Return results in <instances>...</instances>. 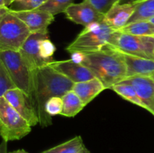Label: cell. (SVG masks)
Masks as SVG:
<instances>
[{
  "label": "cell",
  "instance_id": "obj_5",
  "mask_svg": "<svg viewBox=\"0 0 154 153\" xmlns=\"http://www.w3.org/2000/svg\"><path fill=\"white\" fill-rule=\"evenodd\" d=\"M32 126L12 107L4 97L0 98V134L5 142L19 140L31 132Z\"/></svg>",
  "mask_w": 154,
  "mask_h": 153
},
{
  "label": "cell",
  "instance_id": "obj_16",
  "mask_svg": "<svg viewBox=\"0 0 154 153\" xmlns=\"http://www.w3.org/2000/svg\"><path fill=\"white\" fill-rule=\"evenodd\" d=\"M105 89L103 83L98 78L95 77L90 80L76 82L74 84L72 90L78 94L86 106Z\"/></svg>",
  "mask_w": 154,
  "mask_h": 153
},
{
  "label": "cell",
  "instance_id": "obj_14",
  "mask_svg": "<svg viewBox=\"0 0 154 153\" xmlns=\"http://www.w3.org/2000/svg\"><path fill=\"white\" fill-rule=\"evenodd\" d=\"M127 70V78L135 76H152L154 74V60L122 52Z\"/></svg>",
  "mask_w": 154,
  "mask_h": 153
},
{
  "label": "cell",
  "instance_id": "obj_27",
  "mask_svg": "<svg viewBox=\"0 0 154 153\" xmlns=\"http://www.w3.org/2000/svg\"><path fill=\"white\" fill-rule=\"evenodd\" d=\"M93 4L100 13L105 14L120 0H87Z\"/></svg>",
  "mask_w": 154,
  "mask_h": 153
},
{
  "label": "cell",
  "instance_id": "obj_13",
  "mask_svg": "<svg viewBox=\"0 0 154 153\" xmlns=\"http://www.w3.org/2000/svg\"><path fill=\"white\" fill-rule=\"evenodd\" d=\"M136 8V4H114L105 14L104 21L115 31H119L129 22Z\"/></svg>",
  "mask_w": 154,
  "mask_h": 153
},
{
  "label": "cell",
  "instance_id": "obj_31",
  "mask_svg": "<svg viewBox=\"0 0 154 153\" xmlns=\"http://www.w3.org/2000/svg\"><path fill=\"white\" fill-rule=\"evenodd\" d=\"M149 112H150V113L153 114V115L154 116V100H153V104H152L151 106H150V111H149Z\"/></svg>",
  "mask_w": 154,
  "mask_h": 153
},
{
  "label": "cell",
  "instance_id": "obj_18",
  "mask_svg": "<svg viewBox=\"0 0 154 153\" xmlns=\"http://www.w3.org/2000/svg\"><path fill=\"white\" fill-rule=\"evenodd\" d=\"M85 148L81 136H76L41 153H82Z\"/></svg>",
  "mask_w": 154,
  "mask_h": 153
},
{
  "label": "cell",
  "instance_id": "obj_12",
  "mask_svg": "<svg viewBox=\"0 0 154 153\" xmlns=\"http://www.w3.org/2000/svg\"><path fill=\"white\" fill-rule=\"evenodd\" d=\"M48 65L64 75L74 83L90 80L95 78L93 73L86 66L73 58L63 61H54Z\"/></svg>",
  "mask_w": 154,
  "mask_h": 153
},
{
  "label": "cell",
  "instance_id": "obj_19",
  "mask_svg": "<svg viewBox=\"0 0 154 153\" xmlns=\"http://www.w3.org/2000/svg\"><path fill=\"white\" fill-rule=\"evenodd\" d=\"M111 90L115 92L118 95H120L125 100L147 110L146 105L143 103L141 99L138 95L133 86L129 82H126L125 80L122 81V82L113 86Z\"/></svg>",
  "mask_w": 154,
  "mask_h": 153
},
{
  "label": "cell",
  "instance_id": "obj_6",
  "mask_svg": "<svg viewBox=\"0 0 154 153\" xmlns=\"http://www.w3.org/2000/svg\"><path fill=\"white\" fill-rule=\"evenodd\" d=\"M0 62L8 71L17 87L29 96L32 85V71L19 51L0 52Z\"/></svg>",
  "mask_w": 154,
  "mask_h": 153
},
{
  "label": "cell",
  "instance_id": "obj_8",
  "mask_svg": "<svg viewBox=\"0 0 154 153\" xmlns=\"http://www.w3.org/2000/svg\"><path fill=\"white\" fill-rule=\"evenodd\" d=\"M65 14L69 20L84 27L95 22H102L105 18V14L100 13L87 0L78 4H72L66 9Z\"/></svg>",
  "mask_w": 154,
  "mask_h": 153
},
{
  "label": "cell",
  "instance_id": "obj_26",
  "mask_svg": "<svg viewBox=\"0 0 154 153\" xmlns=\"http://www.w3.org/2000/svg\"><path fill=\"white\" fill-rule=\"evenodd\" d=\"M63 103L61 97H54L48 100L45 106V110L50 116L61 115Z\"/></svg>",
  "mask_w": 154,
  "mask_h": 153
},
{
  "label": "cell",
  "instance_id": "obj_7",
  "mask_svg": "<svg viewBox=\"0 0 154 153\" xmlns=\"http://www.w3.org/2000/svg\"><path fill=\"white\" fill-rule=\"evenodd\" d=\"M108 47L121 52L154 60V36H138L116 32Z\"/></svg>",
  "mask_w": 154,
  "mask_h": 153
},
{
  "label": "cell",
  "instance_id": "obj_28",
  "mask_svg": "<svg viewBox=\"0 0 154 153\" xmlns=\"http://www.w3.org/2000/svg\"><path fill=\"white\" fill-rule=\"evenodd\" d=\"M6 149H7V142H5V140H2V142L1 144V151L0 153H7L6 152ZM9 153H28L26 150L24 149H18L15 150V151L11 152Z\"/></svg>",
  "mask_w": 154,
  "mask_h": 153
},
{
  "label": "cell",
  "instance_id": "obj_4",
  "mask_svg": "<svg viewBox=\"0 0 154 153\" xmlns=\"http://www.w3.org/2000/svg\"><path fill=\"white\" fill-rule=\"evenodd\" d=\"M31 34L25 22L11 13L8 8H0V52L19 51Z\"/></svg>",
  "mask_w": 154,
  "mask_h": 153
},
{
  "label": "cell",
  "instance_id": "obj_22",
  "mask_svg": "<svg viewBox=\"0 0 154 153\" xmlns=\"http://www.w3.org/2000/svg\"><path fill=\"white\" fill-rule=\"evenodd\" d=\"M75 0H47L38 10H45L52 15L58 14L60 13H65L66 9L69 7Z\"/></svg>",
  "mask_w": 154,
  "mask_h": 153
},
{
  "label": "cell",
  "instance_id": "obj_15",
  "mask_svg": "<svg viewBox=\"0 0 154 153\" xmlns=\"http://www.w3.org/2000/svg\"><path fill=\"white\" fill-rule=\"evenodd\" d=\"M126 82L133 86L138 95L147 106V110L150 108L154 100V80L151 76H135L126 78Z\"/></svg>",
  "mask_w": 154,
  "mask_h": 153
},
{
  "label": "cell",
  "instance_id": "obj_30",
  "mask_svg": "<svg viewBox=\"0 0 154 153\" xmlns=\"http://www.w3.org/2000/svg\"><path fill=\"white\" fill-rule=\"evenodd\" d=\"M15 0H4V7H10L11 4Z\"/></svg>",
  "mask_w": 154,
  "mask_h": 153
},
{
  "label": "cell",
  "instance_id": "obj_21",
  "mask_svg": "<svg viewBox=\"0 0 154 153\" xmlns=\"http://www.w3.org/2000/svg\"><path fill=\"white\" fill-rule=\"evenodd\" d=\"M154 16V0H144L136 4L135 13L128 23L140 20H149ZM127 23V24H128Z\"/></svg>",
  "mask_w": 154,
  "mask_h": 153
},
{
  "label": "cell",
  "instance_id": "obj_2",
  "mask_svg": "<svg viewBox=\"0 0 154 153\" xmlns=\"http://www.w3.org/2000/svg\"><path fill=\"white\" fill-rule=\"evenodd\" d=\"M72 58L86 66L103 83L106 89L127 78L126 63L123 53L106 47L87 53L72 54Z\"/></svg>",
  "mask_w": 154,
  "mask_h": 153
},
{
  "label": "cell",
  "instance_id": "obj_17",
  "mask_svg": "<svg viewBox=\"0 0 154 153\" xmlns=\"http://www.w3.org/2000/svg\"><path fill=\"white\" fill-rule=\"evenodd\" d=\"M62 99H63V107L61 115L63 116H75L85 107L81 99L73 90L67 92L62 97Z\"/></svg>",
  "mask_w": 154,
  "mask_h": 153
},
{
  "label": "cell",
  "instance_id": "obj_32",
  "mask_svg": "<svg viewBox=\"0 0 154 153\" xmlns=\"http://www.w3.org/2000/svg\"><path fill=\"white\" fill-rule=\"evenodd\" d=\"M0 8H4V0H0Z\"/></svg>",
  "mask_w": 154,
  "mask_h": 153
},
{
  "label": "cell",
  "instance_id": "obj_35",
  "mask_svg": "<svg viewBox=\"0 0 154 153\" xmlns=\"http://www.w3.org/2000/svg\"><path fill=\"white\" fill-rule=\"evenodd\" d=\"M151 77H152V78H153V80H154V74L153 75V76H151Z\"/></svg>",
  "mask_w": 154,
  "mask_h": 153
},
{
  "label": "cell",
  "instance_id": "obj_20",
  "mask_svg": "<svg viewBox=\"0 0 154 153\" xmlns=\"http://www.w3.org/2000/svg\"><path fill=\"white\" fill-rule=\"evenodd\" d=\"M119 32L138 36H154V24L150 20L135 21L126 24Z\"/></svg>",
  "mask_w": 154,
  "mask_h": 153
},
{
  "label": "cell",
  "instance_id": "obj_9",
  "mask_svg": "<svg viewBox=\"0 0 154 153\" xmlns=\"http://www.w3.org/2000/svg\"><path fill=\"white\" fill-rule=\"evenodd\" d=\"M3 97L17 112H19L28 122L32 127L39 124L38 117L31 99L24 92L17 88L7 92Z\"/></svg>",
  "mask_w": 154,
  "mask_h": 153
},
{
  "label": "cell",
  "instance_id": "obj_25",
  "mask_svg": "<svg viewBox=\"0 0 154 153\" xmlns=\"http://www.w3.org/2000/svg\"><path fill=\"white\" fill-rule=\"evenodd\" d=\"M56 51L55 45L50 40L49 36L42 39L40 42V53L48 64L54 62V54Z\"/></svg>",
  "mask_w": 154,
  "mask_h": 153
},
{
  "label": "cell",
  "instance_id": "obj_33",
  "mask_svg": "<svg viewBox=\"0 0 154 153\" xmlns=\"http://www.w3.org/2000/svg\"><path fill=\"white\" fill-rule=\"evenodd\" d=\"M82 153H91V152H90L89 151V150L87 149V148H84V151H83V152H82Z\"/></svg>",
  "mask_w": 154,
  "mask_h": 153
},
{
  "label": "cell",
  "instance_id": "obj_3",
  "mask_svg": "<svg viewBox=\"0 0 154 153\" xmlns=\"http://www.w3.org/2000/svg\"><path fill=\"white\" fill-rule=\"evenodd\" d=\"M116 32L104 20L95 22L84 27L76 38L66 47V50L71 54L102 50L111 44Z\"/></svg>",
  "mask_w": 154,
  "mask_h": 153
},
{
  "label": "cell",
  "instance_id": "obj_11",
  "mask_svg": "<svg viewBox=\"0 0 154 153\" xmlns=\"http://www.w3.org/2000/svg\"><path fill=\"white\" fill-rule=\"evenodd\" d=\"M49 33H32L19 52L32 70L48 65L40 53V42Z\"/></svg>",
  "mask_w": 154,
  "mask_h": 153
},
{
  "label": "cell",
  "instance_id": "obj_24",
  "mask_svg": "<svg viewBox=\"0 0 154 153\" xmlns=\"http://www.w3.org/2000/svg\"><path fill=\"white\" fill-rule=\"evenodd\" d=\"M46 1L47 0H15L8 8L15 11L35 10L41 7Z\"/></svg>",
  "mask_w": 154,
  "mask_h": 153
},
{
  "label": "cell",
  "instance_id": "obj_23",
  "mask_svg": "<svg viewBox=\"0 0 154 153\" xmlns=\"http://www.w3.org/2000/svg\"><path fill=\"white\" fill-rule=\"evenodd\" d=\"M17 88V87L8 70L0 62V98L3 97L7 92Z\"/></svg>",
  "mask_w": 154,
  "mask_h": 153
},
{
  "label": "cell",
  "instance_id": "obj_10",
  "mask_svg": "<svg viewBox=\"0 0 154 153\" xmlns=\"http://www.w3.org/2000/svg\"><path fill=\"white\" fill-rule=\"evenodd\" d=\"M8 10L25 22L31 33H49L48 26L54 21V15L38 9L23 11H15L9 8Z\"/></svg>",
  "mask_w": 154,
  "mask_h": 153
},
{
  "label": "cell",
  "instance_id": "obj_29",
  "mask_svg": "<svg viewBox=\"0 0 154 153\" xmlns=\"http://www.w3.org/2000/svg\"><path fill=\"white\" fill-rule=\"evenodd\" d=\"M144 1V0H120L119 4H137L138 2Z\"/></svg>",
  "mask_w": 154,
  "mask_h": 153
},
{
  "label": "cell",
  "instance_id": "obj_1",
  "mask_svg": "<svg viewBox=\"0 0 154 153\" xmlns=\"http://www.w3.org/2000/svg\"><path fill=\"white\" fill-rule=\"evenodd\" d=\"M74 82L48 65L32 71V85L29 98L42 127L52 124V117L45 110L46 103L54 97H63L72 89Z\"/></svg>",
  "mask_w": 154,
  "mask_h": 153
},
{
  "label": "cell",
  "instance_id": "obj_34",
  "mask_svg": "<svg viewBox=\"0 0 154 153\" xmlns=\"http://www.w3.org/2000/svg\"><path fill=\"white\" fill-rule=\"evenodd\" d=\"M150 20L151 22H153V23L154 24V16H153V17H152L150 20Z\"/></svg>",
  "mask_w": 154,
  "mask_h": 153
}]
</instances>
